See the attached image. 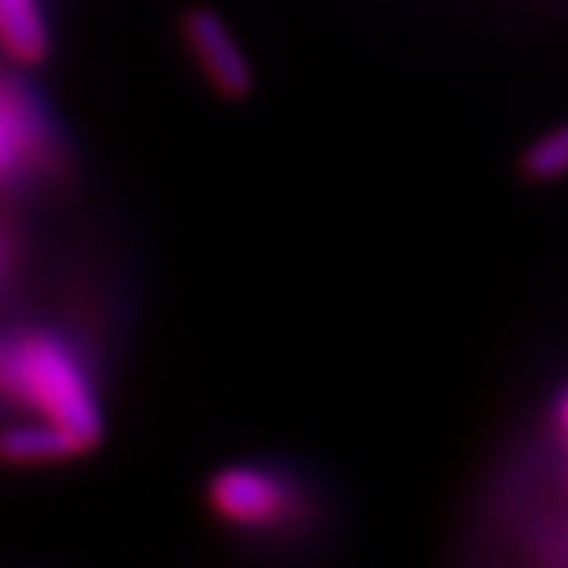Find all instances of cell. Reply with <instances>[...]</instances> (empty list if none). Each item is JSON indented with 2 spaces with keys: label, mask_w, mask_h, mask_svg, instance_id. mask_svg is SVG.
<instances>
[{
  "label": "cell",
  "mask_w": 568,
  "mask_h": 568,
  "mask_svg": "<svg viewBox=\"0 0 568 568\" xmlns=\"http://www.w3.org/2000/svg\"><path fill=\"white\" fill-rule=\"evenodd\" d=\"M0 397L45 422L65 425L90 449L103 435L90 374L55 333L24 329L0 336Z\"/></svg>",
  "instance_id": "6da1fadb"
},
{
  "label": "cell",
  "mask_w": 568,
  "mask_h": 568,
  "mask_svg": "<svg viewBox=\"0 0 568 568\" xmlns=\"http://www.w3.org/2000/svg\"><path fill=\"white\" fill-rule=\"evenodd\" d=\"M206 504L223 524L257 531V527H274L284 520L288 490L261 466H223L206 483Z\"/></svg>",
  "instance_id": "7a4b0ae2"
},
{
  "label": "cell",
  "mask_w": 568,
  "mask_h": 568,
  "mask_svg": "<svg viewBox=\"0 0 568 568\" xmlns=\"http://www.w3.org/2000/svg\"><path fill=\"white\" fill-rule=\"evenodd\" d=\"M182 38H185V49L192 52L195 65L206 72L210 87L220 97L240 100L247 97L254 87V72L251 62L243 55L240 42L233 38L230 24L210 11V8H192L182 18Z\"/></svg>",
  "instance_id": "3957f363"
},
{
  "label": "cell",
  "mask_w": 568,
  "mask_h": 568,
  "mask_svg": "<svg viewBox=\"0 0 568 568\" xmlns=\"http://www.w3.org/2000/svg\"><path fill=\"white\" fill-rule=\"evenodd\" d=\"M45 154V128L34 103L0 79V185L31 172Z\"/></svg>",
  "instance_id": "277c9868"
},
{
  "label": "cell",
  "mask_w": 568,
  "mask_h": 568,
  "mask_svg": "<svg viewBox=\"0 0 568 568\" xmlns=\"http://www.w3.org/2000/svg\"><path fill=\"white\" fill-rule=\"evenodd\" d=\"M90 453V445L65 425L31 418L11 428H0V463L11 466H49Z\"/></svg>",
  "instance_id": "5b68a950"
},
{
  "label": "cell",
  "mask_w": 568,
  "mask_h": 568,
  "mask_svg": "<svg viewBox=\"0 0 568 568\" xmlns=\"http://www.w3.org/2000/svg\"><path fill=\"white\" fill-rule=\"evenodd\" d=\"M52 49L42 0H0V52L18 65H38Z\"/></svg>",
  "instance_id": "8992f818"
},
{
  "label": "cell",
  "mask_w": 568,
  "mask_h": 568,
  "mask_svg": "<svg viewBox=\"0 0 568 568\" xmlns=\"http://www.w3.org/2000/svg\"><path fill=\"white\" fill-rule=\"evenodd\" d=\"M520 172L531 182H551L568 175V124L541 134L520 154Z\"/></svg>",
  "instance_id": "52a82bcc"
},
{
  "label": "cell",
  "mask_w": 568,
  "mask_h": 568,
  "mask_svg": "<svg viewBox=\"0 0 568 568\" xmlns=\"http://www.w3.org/2000/svg\"><path fill=\"white\" fill-rule=\"evenodd\" d=\"M555 422H558V432H561V438L568 442V387H565V394L558 397V412H555Z\"/></svg>",
  "instance_id": "ba28073f"
}]
</instances>
